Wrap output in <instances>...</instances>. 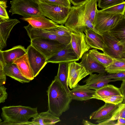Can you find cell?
<instances>
[{"label":"cell","instance_id":"cell-2","mask_svg":"<svg viewBox=\"0 0 125 125\" xmlns=\"http://www.w3.org/2000/svg\"><path fill=\"white\" fill-rule=\"evenodd\" d=\"M48 110L59 117L69 108L72 100L58 79L55 77L47 91Z\"/></svg>","mask_w":125,"mask_h":125},{"label":"cell","instance_id":"cell-37","mask_svg":"<svg viewBox=\"0 0 125 125\" xmlns=\"http://www.w3.org/2000/svg\"><path fill=\"white\" fill-rule=\"evenodd\" d=\"M7 1H0V20H4L9 19L7 12L6 8Z\"/></svg>","mask_w":125,"mask_h":125},{"label":"cell","instance_id":"cell-3","mask_svg":"<svg viewBox=\"0 0 125 125\" xmlns=\"http://www.w3.org/2000/svg\"><path fill=\"white\" fill-rule=\"evenodd\" d=\"M1 116L4 121L0 125H34L28 120L38 114L37 107L21 105L5 106L1 108Z\"/></svg>","mask_w":125,"mask_h":125},{"label":"cell","instance_id":"cell-28","mask_svg":"<svg viewBox=\"0 0 125 125\" xmlns=\"http://www.w3.org/2000/svg\"><path fill=\"white\" fill-rule=\"evenodd\" d=\"M105 69L106 73L109 74L125 71V57L113 58L112 63Z\"/></svg>","mask_w":125,"mask_h":125},{"label":"cell","instance_id":"cell-9","mask_svg":"<svg viewBox=\"0 0 125 125\" xmlns=\"http://www.w3.org/2000/svg\"><path fill=\"white\" fill-rule=\"evenodd\" d=\"M31 40L37 38H42L52 40L62 44L67 45L71 42V37H62L55 34L46 29L36 28L29 24L24 26Z\"/></svg>","mask_w":125,"mask_h":125},{"label":"cell","instance_id":"cell-24","mask_svg":"<svg viewBox=\"0 0 125 125\" xmlns=\"http://www.w3.org/2000/svg\"><path fill=\"white\" fill-rule=\"evenodd\" d=\"M122 95L120 89L114 85L107 84L95 90L93 98L102 100L111 96Z\"/></svg>","mask_w":125,"mask_h":125},{"label":"cell","instance_id":"cell-11","mask_svg":"<svg viewBox=\"0 0 125 125\" xmlns=\"http://www.w3.org/2000/svg\"><path fill=\"white\" fill-rule=\"evenodd\" d=\"M27 49L28 60L35 77L47 63V59L31 44Z\"/></svg>","mask_w":125,"mask_h":125},{"label":"cell","instance_id":"cell-34","mask_svg":"<svg viewBox=\"0 0 125 125\" xmlns=\"http://www.w3.org/2000/svg\"><path fill=\"white\" fill-rule=\"evenodd\" d=\"M6 63L2 54L0 51V86L4 84L6 81V75L4 68Z\"/></svg>","mask_w":125,"mask_h":125},{"label":"cell","instance_id":"cell-21","mask_svg":"<svg viewBox=\"0 0 125 125\" xmlns=\"http://www.w3.org/2000/svg\"><path fill=\"white\" fill-rule=\"evenodd\" d=\"M87 42L90 47L103 51V41L102 34H99L92 30L86 28L84 32Z\"/></svg>","mask_w":125,"mask_h":125},{"label":"cell","instance_id":"cell-39","mask_svg":"<svg viewBox=\"0 0 125 125\" xmlns=\"http://www.w3.org/2000/svg\"><path fill=\"white\" fill-rule=\"evenodd\" d=\"M6 89V88L4 86H0V103H4L7 98Z\"/></svg>","mask_w":125,"mask_h":125},{"label":"cell","instance_id":"cell-31","mask_svg":"<svg viewBox=\"0 0 125 125\" xmlns=\"http://www.w3.org/2000/svg\"><path fill=\"white\" fill-rule=\"evenodd\" d=\"M125 1L124 0H98L97 6L102 9L122 3Z\"/></svg>","mask_w":125,"mask_h":125},{"label":"cell","instance_id":"cell-18","mask_svg":"<svg viewBox=\"0 0 125 125\" xmlns=\"http://www.w3.org/2000/svg\"><path fill=\"white\" fill-rule=\"evenodd\" d=\"M45 17L43 15H39L27 18L23 17L21 19L28 22L32 27L38 29H49L59 25L57 23Z\"/></svg>","mask_w":125,"mask_h":125},{"label":"cell","instance_id":"cell-44","mask_svg":"<svg viewBox=\"0 0 125 125\" xmlns=\"http://www.w3.org/2000/svg\"><path fill=\"white\" fill-rule=\"evenodd\" d=\"M123 16H124L125 17V10L124 12V13Z\"/></svg>","mask_w":125,"mask_h":125},{"label":"cell","instance_id":"cell-13","mask_svg":"<svg viewBox=\"0 0 125 125\" xmlns=\"http://www.w3.org/2000/svg\"><path fill=\"white\" fill-rule=\"evenodd\" d=\"M79 59L73 50L70 42L47 60V63H59L69 62L78 61Z\"/></svg>","mask_w":125,"mask_h":125},{"label":"cell","instance_id":"cell-1","mask_svg":"<svg viewBox=\"0 0 125 125\" xmlns=\"http://www.w3.org/2000/svg\"><path fill=\"white\" fill-rule=\"evenodd\" d=\"M98 0H89L79 5L71 7L65 26L74 32H83L87 28L101 34L93 26L97 10Z\"/></svg>","mask_w":125,"mask_h":125},{"label":"cell","instance_id":"cell-5","mask_svg":"<svg viewBox=\"0 0 125 125\" xmlns=\"http://www.w3.org/2000/svg\"><path fill=\"white\" fill-rule=\"evenodd\" d=\"M10 4L9 12L12 15L17 14L25 18L43 15L35 0H13L10 1Z\"/></svg>","mask_w":125,"mask_h":125},{"label":"cell","instance_id":"cell-8","mask_svg":"<svg viewBox=\"0 0 125 125\" xmlns=\"http://www.w3.org/2000/svg\"><path fill=\"white\" fill-rule=\"evenodd\" d=\"M101 34L103 41V52L113 58H125V53L117 39L110 32Z\"/></svg>","mask_w":125,"mask_h":125},{"label":"cell","instance_id":"cell-40","mask_svg":"<svg viewBox=\"0 0 125 125\" xmlns=\"http://www.w3.org/2000/svg\"><path fill=\"white\" fill-rule=\"evenodd\" d=\"M122 81L120 87L119 88L124 98L123 103L125 104V80Z\"/></svg>","mask_w":125,"mask_h":125},{"label":"cell","instance_id":"cell-6","mask_svg":"<svg viewBox=\"0 0 125 125\" xmlns=\"http://www.w3.org/2000/svg\"><path fill=\"white\" fill-rule=\"evenodd\" d=\"M123 15L104 12L97 10L93 26L100 34L108 32L114 28Z\"/></svg>","mask_w":125,"mask_h":125},{"label":"cell","instance_id":"cell-7","mask_svg":"<svg viewBox=\"0 0 125 125\" xmlns=\"http://www.w3.org/2000/svg\"><path fill=\"white\" fill-rule=\"evenodd\" d=\"M30 42L31 44L43 54L47 60L67 45L54 40L42 38L33 39L31 40Z\"/></svg>","mask_w":125,"mask_h":125},{"label":"cell","instance_id":"cell-30","mask_svg":"<svg viewBox=\"0 0 125 125\" xmlns=\"http://www.w3.org/2000/svg\"><path fill=\"white\" fill-rule=\"evenodd\" d=\"M53 34L62 37H71L72 31L68 27L63 25H59L56 27L45 29Z\"/></svg>","mask_w":125,"mask_h":125},{"label":"cell","instance_id":"cell-41","mask_svg":"<svg viewBox=\"0 0 125 125\" xmlns=\"http://www.w3.org/2000/svg\"><path fill=\"white\" fill-rule=\"evenodd\" d=\"M74 6H77L82 4L89 0H69Z\"/></svg>","mask_w":125,"mask_h":125},{"label":"cell","instance_id":"cell-38","mask_svg":"<svg viewBox=\"0 0 125 125\" xmlns=\"http://www.w3.org/2000/svg\"><path fill=\"white\" fill-rule=\"evenodd\" d=\"M107 78L109 79H115L117 81H123L125 80V71L114 73L106 74Z\"/></svg>","mask_w":125,"mask_h":125},{"label":"cell","instance_id":"cell-15","mask_svg":"<svg viewBox=\"0 0 125 125\" xmlns=\"http://www.w3.org/2000/svg\"><path fill=\"white\" fill-rule=\"evenodd\" d=\"M106 74H90L89 77L83 81L86 84L83 85L86 88L97 90L107 85L110 82H115L116 80L109 79L107 78Z\"/></svg>","mask_w":125,"mask_h":125},{"label":"cell","instance_id":"cell-10","mask_svg":"<svg viewBox=\"0 0 125 125\" xmlns=\"http://www.w3.org/2000/svg\"><path fill=\"white\" fill-rule=\"evenodd\" d=\"M90 74L84 67L80 63L76 61L69 62L67 84L71 89L77 86L82 79Z\"/></svg>","mask_w":125,"mask_h":125},{"label":"cell","instance_id":"cell-17","mask_svg":"<svg viewBox=\"0 0 125 125\" xmlns=\"http://www.w3.org/2000/svg\"><path fill=\"white\" fill-rule=\"evenodd\" d=\"M20 22L16 19L0 20V51L6 46L7 40L13 27Z\"/></svg>","mask_w":125,"mask_h":125},{"label":"cell","instance_id":"cell-27","mask_svg":"<svg viewBox=\"0 0 125 125\" xmlns=\"http://www.w3.org/2000/svg\"><path fill=\"white\" fill-rule=\"evenodd\" d=\"M68 63L64 62L59 63L57 73L55 77L58 79L67 93L69 94L70 90L67 84Z\"/></svg>","mask_w":125,"mask_h":125},{"label":"cell","instance_id":"cell-12","mask_svg":"<svg viewBox=\"0 0 125 125\" xmlns=\"http://www.w3.org/2000/svg\"><path fill=\"white\" fill-rule=\"evenodd\" d=\"M71 42L73 50L79 59L85 53L91 48L87 42L85 35L83 32H72Z\"/></svg>","mask_w":125,"mask_h":125},{"label":"cell","instance_id":"cell-45","mask_svg":"<svg viewBox=\"0 0 125 125\" xmlns=\"http://www.w3.org/2000/svg\"></svg>","mask_w":125,"mask_h":125},{"label":"cell","instance_id":"cell-19","mask_svg":"<svg viewBox=\"0 0 125 125\" xmlns=\"http://www.w3.org/2000/svg\"><path fill=\"white\" fill-rule=\"evenodd\" d=\"M2 54L6 65L13 63L15 60L23 56L27 53V49L21 45L13 47L4 51L0 50Z\"/></svg>","mask_w":125,"mask_h":125},{"label":"cell","instance_id":"cell-22","mask_svg":"<svg viewBox=\"0 0 125 125\" xmlns=\"http://www.w3.org/2000/svg\"><path fill=\"white\" fill-rule=\"evenodd\" d=\"M13 63L17 66L22 74L31 81L35 78L27 53L15 60Z\"/></svg>","mask_w":125,"mask_h":125},{"label":"cell","instance_id":"cell-36","mask_svg":"<svg viewBox=\"0 0 125 125\" xmlns=\"http://www.w3.org/2000/svg\"><path fill=\"white\" fill-rule=\"evenodd\" d=\"M124 98L122 95H115L103 99L102 100L105 103L118 104L123 102Z\"/></svg>","mask_w":125,"mask_h":125},{"label":"cell","instance_id":"cell-43","mask_svg":"<svg viewBox=\"0 0 125 125\" xmlns=\"http://www.w3.org/2000/svg\"><path fill=\"white\" fill-rule=\"evenodd\" d=\"M82 124L84 125H95L88 120L83 119L82 121Z\"/></svg>","mask_w":125,"mask_h":125},{"label":"cell","instance_id":"cell-14","mask_svg":"<svg viewBox=\"0 0 125 125\" xmlns=\"http://www.w3.org/2000/svg\"><path fill=\"white\" fill-rule=\"evenodd\" d=\"M119 104L105 103L104 105L92 113L89 116V118L96 120V122L98 123L109 120L118 108Z\"/></svg>","mask_w":125,"mask_h":125},{"label":"cell","instance_id":"cell-35","mask_svg":"<svg viewBox=\"0 0 125 125\" xmlns=\"http://www.w3.org/2000/svg\"><path fill=\"white\" fill-rule=\"evenodd\" d=\"M44 3L59 5L65 7L70 8L71 2L69 0H35Z\"/></svg>","mask_w":125,"mask_h":125},{"label":"cell","instance_id":"cell-23","mask_svg":"<svg viewBox=\"0 0 125 125\" xmlns=\"http://www.w3.org/2000/svg\"><path fill=\"white\" fill-rule=\"evenodd\" d=\"M59 117L53 115L48 110L38 114L32 119L34 125H55L61 121Z\"/></svg>","mask_w":125,"mask_h":125},{"label":"cell","instance_id":"cell-20","mask_svg":"<svg viewBox=\"0 0 125 125\" xmlns=\"http://www.w3.org/2000/svg\"><path fill=\"white\" fill-rule=\"evenodd\" d=\"M95 90L84 87L78 84L70 91L69 94L72 100L79 101H86L93 98Z\"/></svg>","mask_w":125,"mask_h":125},{"label":"cell","instance_id":"cell-42","mask_svg":"<svg viewBox=\"0 0 125 125\" xmlns=\"http://www.w3.org/2000/svg\"><path fill=\"white\" fill-rule=\"evenodd\" d=\"M115 125H125V118H118Z\"/></svg>","mask_w":125,"mask_h":125},{"label":"cell","instance_id":"cell-26","mask_svg":"<svg viewBox=\"0 0 125 125\" xmlns=\"http://www.w3.org/2000/svg\"><path fill=\"white\" fill-rule=\"evenodd\" d=\"M4 69L6 76L21 83H29L31 81L22 74L17 65L13 63L6 64Z\"/></svg>","mask_w":125,"mask_h":125},{"label":"cell","instance_id":"cell-32","mask_svg":"<svg viewBox=\"0 0 125 125\" xmlns=\"http://www.w3.org/2000/svg\"><path fill=\"white\" fill-rule=\"evenodd\" d=\"M125 9V1L124 2L107 8L102 9V11L106 12L124 15Z\"/></svg>","mask_w":125,"mask_h":125},{"label":"cell","instance_id":"cell-4","mask_svg":"<svg viewBox=\"0 0 125 125\" xmlns=\"http://www.w3.org/2000/svg\"><path fill=\"white\" fill-rule=\"evenodd\" d=\"M43 15L54 22L63 25L69 14L70 8L36 1Z\"/></svg>","mask_w":125,"mask_h":125},{"label":"cell","instance_id":"cell-29","mask_svg":"<svg viewBox=\"0 0 125 125\" xmlns=\"http://www.w3.org/2000/svg\"><path fill=\"white\" fill-rule=\"evenodd\" d=\"M88 51L105 68L113 61V58L104 52H99L97 49H93Z\"/></svg>","mask_w":125,"mask_h":125},{"label":"cell","instance_id":"cell-16","mask_svg":"<svg viewBox=\"0 0 125 125\" xmlns=\"http://www.w3.org/2000/svg\"><path fill=\"white\" fill-rule=\"evenodd\" d=\"M80 63L83 65L90 74L93 72L106 74L105 68L90 54L88 51L83 55Z\"/></svg>","mask_w":125,"mask_h":125},{"label":"cell","instance_id":"cell-25","mask_svg":"<svg viewBox=\"0 0 125 125\" xmlns=\"http://www.w3.org/2000/svg\"><path fill=\"white\" fill-rule=\"evenodd\" d=\"M109 32L118 40L125 53V17L124 16L115 27Z\"/></svg>","mask_w":125,"mask_h":125},{"label":"cell","instance_id":"cell-33","mask_svg":"<svg viewBox=\"0 0 125 125\" xmlns=\"http://www.w3.org/2000/svg\"><path fill=\"white\" fill-rule=\"evenodd\" d=\"M121 118H125V104L123 103L119 104L118 108L112 117L106 121H115Z\"/></svg>","mask_w":125,"mask_h":125}]
</instances>
